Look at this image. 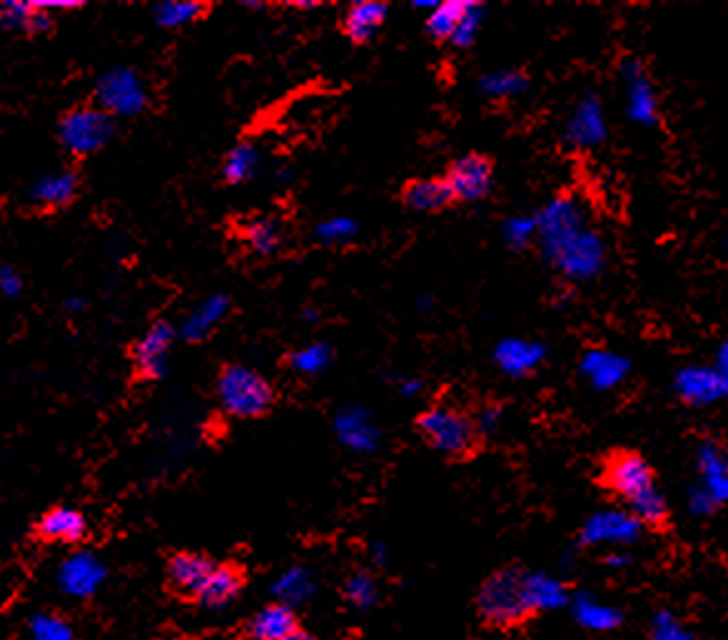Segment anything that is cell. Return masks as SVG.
I'll return each instance as SVG.
<instances>
[{
	"instance_id": "6da1fadb",
	"label": "cell",
	"mask_w": 728,
	"mask_h": 640,
	"mask_svg": "<svg viewBox=\"0 0 728 640\" xmlns=\"http://www.w3.org/2000/svg\"><path fill=\"white\" fill-rule=\"evenodd\" d=\"M481 624L494 630H516L541 613L532 591V573L522 566H504L491 573L477 593Z\"/></svg>"
},
{
	"instance_id": "7a4b0ae2",
	"label": "cell",
	"mask_w": 728,
	"mask_h": 640,
	"mask_svg": "<svg viewBox=\"0 0 728 640\" xmlns=\"http://www.w3.org/2000/svg\"><path fill=\"white\" fill-rule=\"evenodd\" d=\"M596 484L629 508L659 488V473L642 451L613 449L599 461Z\"/></svg>"
},
{
	"instance_id": "3957f363",
	"label": "cell",
	"mask_w": 728,
	"mask_h": 640,
	"mask_svg": "<svg viewBox=\"0 0 728 640\" xmlns=\"http://www.w3.org/2000/svg\"><path fill=\"white\" fill-rule=\"evenodd\" d=\"M217 399L230 416L258 419L270 411L275 389L265 376L250 366L230 364L217 376Z\"/></svg>"
},
{
	"instance_id": "277c9868",
	"label": "cell",
	"mask_w": 728,
	"mask_h": 640,
	"mask_svg": "<svg viewBox=\"0 0 728 640\" xmlns=\"http://www.w3.org/2000/svg\"><path fill=\"white\" fill-rule=\"evenodd\" d=\"M417 428L434 451L469 456L479 446V426L472 416L452 407H432L417 416Z\"/></svg>"
},
{
	"instance_id": "5b68a950",
	"label": "cell",
	"mask_w": 728,
	"mask_h": 640,
	"mask_svg": "<svg viewBox=\"0 0 728 640\" xmlns=\"http://www.w3.org/2000/svg\"><path fill=\"white\" fill-rule=\"evenodd\" d=\"M116 125L112 116L93 105H77L60 118V143L75 157H87L110 143Z\"/></svg>"
},
{
	"instance_id": "8992f818",
	"label": "cell",
	"mask_w": 728,
	"mask_h": 640,
	"mask_svg": "<svg viewBox=\"0 0 728 640\" xmlns=\"http://www.w3.org/2000/svg\"><path fill=\"white\" fill-rule=\"evenodd\" d=\"M444 182L454 200L477 203V200L487 197L491 185H494V162H491V157L479 153L464 155L452 162Z\"/></svg>"
},
{
	"instance_id": "52a82bcc",
	"label": "cell",
	"mask_w": 728,
	"mask_h": 640,
	"mask_svg": "<svg viewBox=\"0 0 728 640\" xmlns=\"http://www.w3.org/2000/svg\"><path fill=\"white\" fill-rule=\"evenodd\" d=\"M98 100L108 116H138L147 108L145 85L133 70H112L105 75L98 87Z\"/></svg>"
},
{
	"instance_id": "ba28073f",
	"label": "cell",
	"mask_w": 728,
	"mask_h": 640,
	"mask_svg": "<svg viewBox=\"0 0 728 640\" xmlns=\"http://www.w3.org/2000/svg\"><path fill=\"white\" fill-rule=\"evenodd\" d=\"M105 576H108V568L103 566L98 556L91 551H77L60 564L58 585L60 591L73 595V599H91L103 585Z\"/></svg>"
},
{
	"instance_id": "9c48e42d",
	"label": "cell",
	"mask_w": 728,
	"mask_h": 640,
	"mask_svg": "<svg viewBox=\"0 0 728 640\" xmlns=\"http://www.w3.org/2000/svg\"><path fill=\"white\" fill-rule=\"evenodd\" d=\"M175 341V329L168 322H157L145 331V337L133 347V364L140 379H160L168 370V357Z\"/></svg>"
},
{
	"instance_id": "30bf717a",
	"label": "cell",
	"mask_w": 728,
	"mask_h": 640,
	"mask_svg": "<svg viewBox=\"0 0 728 640\" xmlns=\"http://www.w3.org/2000/svg\"><path fill=\"white\" fill-rule=\"evenodd\" d=\"M35 539L43 543H56V546H73L87 536V519L70 506L48 508L46 514L35 521Z\"/></svg>"
},
{
	"instance_id": "8fae6325",
	"label": "cell",
	"mask_w": 728,
	"mask_h": 640,
	"mask_svg": "<svg viewBox=\"0 0 728 640\" xmlns=\"http://www.w3.org/2000/svg\"><path fill=\"white\" fill-rule=\"evenodd\" d=\"M240 591H242L240 568L230 566V564H223V566L215 564V568L210 571L203 585L195 591V595H192V601L207 611H220L225 606H230V603L240 595Z\"/></svg>"
},
{
	"instance_id": "7c38bea8",
	"label": "cell",
	"mask_w": 728,
	"mask_h": 640,
	"mask_svg": "<svg viewBox=\"0 0 728 640\" xmlns=\"http://www.w3.org/2000/svg\"><path fill=\"white\" fill-rule=\"evenodd\" d=\"M215 564L203 554H195V551H180L175 554L168 564V578L172 583L175 591L186 593V595H195V591L203 585L205 578L213 571Z\"/></svg>"
},
{
	"instance_id": "4fadbf2b",
	"label": "cell",
	"mask_w": 728,
	"mask_h": 640,
	"mask_svg": "<svg viewBox=\"0 0 728 640\" xmlns=\"http://www.w3.org/2000/svg\"><path fill=\"white\" fill-rule=\"evenodd\" d=\"M335 432L342 446H347V449L357 454L374 451L377 442H380V432H377V426L370 422V416H367L362 409L342 411L335 422Z\"/></svg>"
},
{
	"instance_id": "5bb4252c",
	"label": "cell",
	"mask_w": 728,
	"mask_h": 640,
	"mask_svg": "<svg viewBox=\"0 0 728 640\" xmlns=\"http://www.w3.org/2000/svg\"><path fill=\"white\" fill-rule=\"evenodd\" d=\"M387 17V5L377 3V0H357L349 5V11L342 21L347 38L353 43H370Z\"/></svg>"
},
{
	"instance_id": "9a60e30c",
	"label": "cell",
	"mask_w": 728,
	"mask_h": 640,
	"mask_svg": "<svg viewBox=\"0 0 728 640\" xmlns=\"http://www.w3.org/2000/svg\"><path fill=\"white\" fill-rule=\"evenodd\" d=\"M81 192V178L75 172H60V174H50V178L40 180L33 190V205L46 209V213H52V209H63L68 207Z\"/></svg>"
},
{
	"instance_id": "2e32d148",
	"label": "cell",
	"mask_w": 728,
	"mask_h": 640,
	"mask_svg": "<svg viewBox=\"0 0 728 640\" xmlns=\"http://www.w3.org/2000/svg\"><path fill=\"white\" fill-rule=\"evenodd\" d=\"M626 516L634 523L644 526L646 531L656 533V536H669L673 531V511L659 488H656L654 494L644 496L642 502L631 504L626 508Z\"/></svg>"
},
{
	"instance_id": "e0dca14e",
	"label": "cell",
	"mask_w": 728,
	"mask_h": 640,
	"mask_svg": "<svg viewBox=\"0 0 728 640\" xmlns=\"http://www.w3.org/2000/svg\"><path fill=\"white\" fill-rule=\"evenodd\" d=\"M297 630L295 611L285 603H270L260 608L250 620V638L254 640H285Z\"/></svg>"
},
{
	"instance_id": "ac0fdd59",
	"label": "cell",
	"mask_w": 728,
	"mask_h": 640,
	"mask_svg": "<svg viewBox=\"0 0 728 640\" xmlns=\"http://www.w3.org/2000/svg\"><path fill=\"white\" fill-rule=\"evenodd\" d=\"M402 200H405V205L415 209V213H440V209L454 203L444 178L411 180L405 192H402Z\"/></svg>"
},
{
	"instance_id": "d6986e66",
	"label": "cell",
	"mask_w": 728,
	"mask_h": 640,
	"mask_svg": "<svg viewBox=\"0 0 728 640\" xmlns=\"http://www.w3.org/2000/svg\"><path fill=\"white\" fill-rule=\"evenodd\" d=\"M240 232L250 252L260 254V257H270V254H275L279 247H283V230H279L275 217L260 215V217L244 219Z\"/></svg>"
},
{
	"instance_id": "ffe728a7",
	"label": "cell",
	"mask_w": 728,
	"mask_h": 640,
	"mask_svg": "<svg viewBox=\"0 0 728 640\" xmlns=\"http://www.w3.org/2000/svg\"><path fill=\"white\" fill-rule=\"evenodd\" d=\"M272 593L277 595V603H285V606H297V603L310 601L314 595V578L302 566H293L287 568L285 573L277 576V581L272 583Z\"/></svg>"
},
{
	"instance_id": "44dd1931",
	"label": "cell",
	"mask_w": 728,
	"mask_h": 640,
	"mask_svg": "<svg viewBox=\"0 0 728 640\" xmlns=\"http://www.w3.org/2000/svg\"><path fill=\"white\" fill-rule=\"evenodd\" d=\"M472 3H464V0H446V3H440L427 17V35L432 40H452L454 33H457L460 23L464 21Z\"/></svg>"
},
{
	"instance_id": "7402d4cb",
	"label": "cell",
	"mask_w": 728,
	"mask_h": 640,
	"mask_svg": "<svg viewBox=\"0 0 728 640\" xmlns=\"http://www.w3.org/2000/svg\"><path fill=\"white\" fill-rule=\"evenodd\" d=\"M258 150L250 143H240L238 147H232L230 155L225 157V168L223 174L230 185H238V182L250 180L254 170H258Z\"/></svg>"
},
{
	"instance_id": "603a6c76",
	"label": "cell",
	"mask_w": 728,
	"mask_h": 640,
	"mask_svg": "<svg viewBox=\"0 0 728 640\" xmlns=\"http://www.w3.org/2000/svg\"><path fill=\"white\" fill-rule=\"evenodd\" d=\"M345 599L359 611H370L377 606V601H380V585H377L370 573L357 571L349 576V581L345 583Z\"/></svg>"
},
{
	"instance_id": "cb8c5ba5",
	"label": "cell",
	"mask_w": 728,
	"mask_h": 640,
	"mask_svg": "<svg viewBox=\"0 0 728 640\" xmlns=\"http://www.w3.org/2000/svg\"><path fill=\"white\" fill-rule=\"evenodd\" d=\"M33 640H75L73 628L56 613H35L31 618Z\"/></svg>"
},
{
	"instance_id": "d4e9b609",
	"label": "cell",
	"mask_w": 728,
	"mask_h": 640,
	"mask_svg": "<svg viewBox=\"0 0 728 640\" xmlns=\"http://www.w3.org/2000/svg\"><path fill=\"white\" fill-rule=\"evenodd\" d=\"M205 11V3H160L155 8V17L163 28H180V25L198 21Z\"/></svg>"
},
{
	"instance_id": "484cf974",
	"label": "cell",
	"mask_w": 728,
	"mask_h": 640,
	"mask_svg": "<svg viewBox=\"0 0 728 640\" xmlns=\"http://www.w3.org/2000/svg\"><path fill=\"white\" fill-rule=\"evenodd\" d=\"M332 359V352L327 345H310L305 349H297V352L289 357V366L300 374H320L327 370Z\"/></svg>"
},
{
	"instance_id": "4316f807",
	"label": "cell",
	"mask_w": 728,
	"mask_h": 640,
	"mask_svg": "<svg viewBox=\"0 0 728 640\" xmlns=\"http://www.w3.org/2000/svg\"><path fill=\"white\" fill-rule=\"evenodd\" d=\"M227 310V300H223V297H215V300H210L205 302L203 306H200V310L192 314L190 322H188V327H186V335L192 337V339H198V337H203L205 331L213 327V324L223 317V312Z\"/></svg>"
},
{
	"instance_id": "83f0119b",
	"label": "cell",
	"mask_w": 728,
	"mask_h": 640,
	"mask_svg": "<svg viewBox=\"0 0 728 640\" xmlns=\"http://www.w3.org/2000/svg\"><path fill=\"white\" fill-rule=\"evenodd\" d=\"M357 234V222L355 219H347V217H335V219H327V222H322L318 227V237L322 242H330V244H337V242H347L353 240Z\"/></svg>"
},
{
	"instance_id": "f1b7e54d",
	"label": "cell",
	"mask_w": 728,
	"mask_h": 640,
	"mask_svg": "<svg viewBox=\"0 0 728 640\" xmlns=\"http://www.w3.org/2000/svg\"><path fill=\"white\" fill-rule=\"evenodd\" d=\"M33 15L31 3H0V25L5 31H28Z\"/></svg>"
},
{
	"instance_id": "f546056e",
	"label": "cell",
	"mask_w": 728,
	"mask_h": 640,
	"mask_svg": "<svg viewBox=\"0 0 728 640\" xmlns=\"http://www.w3.org/2000/svg\"><path fill=\"white\" fill-rule=\"evenodd\" d=\"M477 23H479V8H477V3H472L467 15H464V21L460 23L457 33H454V38H452L454 46L467 48L472 38H475V33H477Z\"/></svg>"
},
{
	"instance_id": "4dcf8cb0",
	"label": "cell",
	"mask_w": 728,
	"mask_h": 640,
	"mask_svg": "<svg viewBox=\"0 0 728 640\" xmlns=\"http://www.w3.org/2000/svg\"><path fill=\"white\" fill-rule=\"evenodd\" d=\"M52 25H56V21H52V15L48 11H40V8L33 5V15H31L28 31H25V33H28V35H43V33H50Z\"/></svg>"
},
{
	"instance_id": "1f68e13d",
	"label": "cell",
	"mask_w": 728,
	"mask_h": 640,
	"mask_svg": "<svg viewBox=\"0 0 728 640\" xmlns=\"http://www.w3.org/2000/svg\"><path fill=\"white\" fill-rule=\"evenodd\" d=\"M35 8H40V11H75V8H83L85 3L81 0H33Z\"/></svg>"
},
{
	"instance_id": "d6a6232c",
	"label": "cell",
	"mask_w": 728,
	"mask_h": 640,
	"mask_svg": "<svg viewBox=\"0 0 728 640\" xmlns=\"http://www.w3.org/2000/svg\"><path fill=\"white\" fill-rule=\"evenodd\" d=\"M285 640H314V636H310V633H305V630H300V628H297V630H295V633H293V636H287Z\"/></svg>"
},
{
	"instance_id": "836d02e7",
	"label": "cell",
	"mask_w": 728,
	"mask_h": 640,
	"mask_svg": "<svg viewBox=\"0 0 728 640\" xmlns=\"http://www.w3.org/2000/svg\"><path fill=\"white\" fill-rule=\"evenodd\" d=\"M419 387H422L419 382H407L405 387H402V394H415V391H419Z\"/></svg>"
},
{
	"instance_id": "e575fe53",
	"label": "cell",
	"mask_w": 728,
	"mask_h": 640,
	"mask_svg": "<svg viewBox=\"0 0 728 640\" xmlns=\"http://www.w3.org/2000/svg\"><path fill=\"white\" fill-rule=\"evenodd\" d=\"M384 554H387V551H384V546H374V558L380 560V564H382L384 558H387V556H384Z\"/></svg>"
},
{
	"instance_id": "d590c367",
	"label": "cell",
	"mask_w": 728,
	"mask_h": 640,
	"mask_svg": "<svg viewBox=\"0 0 728 640\" xmlns=\"http://www.w3.org/2000/svg\"><path fill=\"white\" fill-rule=\"evenodd\" d=\"M293 5H297V8H318L320 3H293Z\"/></svg>"
},
{
	"instance_id": "8d00e7d4",
	"label": "cell",
	"mask_w": 728,
	"mask_h": 640,
	"mask_svg": "<svg viewBox=\"0 0 728 640\" xmlns=\"http://www.w3.org/2000/svg\"><path fill=\"white\" fill-rule=\"evenodd\" d=\"M238 640H254V638H238Z\"/></svg>"
}]
</instances>
